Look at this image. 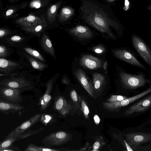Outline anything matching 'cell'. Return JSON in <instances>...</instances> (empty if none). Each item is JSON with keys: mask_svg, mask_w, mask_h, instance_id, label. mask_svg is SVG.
<instances>
[{"mask_svg": "<svg viewBox=\"0 0 151 151\" xmlns=\"http://www.w3.org/2000/svg\"><path fill=\"white\" fill-rule=\"evenodd\" d=\"M81 9L83 17L88 24L100 32L107 34L113 40H116V37L110 27L118 30L119 28L117 24L109 20L104 13L97 10L91 3L88 2L84 3Z\"/></svg>", "mask_w": 151, "mask_h": 151, "instance_id": "cell-1", "label": "cell"}, {"mask_svg": "<svg viewBox=\"0 0 151 151\" xmlns=\"http://www.w3.org/2000/svg\"><path fill=\"white\" fill-rule=\"evenodd\" d=\"M71 134L63 131L52 132L46 136L41 142L46 147L58 146L64 145L71 139Z\"/></svg>", "mask_w": 151, "mask_h": 151, "instance_id": "cell-2", "label": "cell"}, {"mask_svg": "<svg viewBox=\"0 0 151 151\" xmlns=\"http://www.w3.org/2000/svg\"><path fill=\"white\" fill-rule=\"evenodd\" d=\"M119 76L122 84L125 87L130 89L143 86L149 82L141 74L132 75L123 72L120 73Z\"/></svg>", "mask_w": 151, "mask_h": 151, "instance_id": "cell-3", "label": "cell"}, {"mask_svg": "<svg viewBox=\"0 0 151 151\" xmlns=\"http://www.w3.org/2000/svg\"><path fill=\"white\" fill-rule=\"evenodd\" d=\"M151 88H150L142 92L131 97L128 98L119 102H104L102 103L103 108L106 110L111 112H118L121 108L135 101L150 93Z\"/></svg>", "mask_w": 151, "mask_h": 151, "instance_id": "cell-4", "label": "cell"}, {"mask_svg": "<svg viewBox=\"0 0 151 151\" xmlns=\"http://www.w3.org/2000/svg\"><path fill=\"white\" fill-rule=\"evenodd\" d=\"M25 88H14L0 86V98L8 102L19 104L22 100V92Z\"/></svg>", "mask_w": 151, "mask_h": 151, "instance_id": "cell-5", "label": "cell"}, {"mask_svg": "<svg viewBox=\"0 0 151 151\" xmlns=\"http://www.w3.org/2000/svg\"><path fill=\"white\" fill-rule=\"evenodd\" d=\"M123 135L125 137L127 142L134 150L139 145L150 142L151 140L150 133L130 132L124 134Z\"/></svg>", "mask_w": 151, "mask_h": 151, "instance_id": "cell-6", "label": "cell"}, {"mask_svg": "<svg viewBox=\"0 0 151 151\" xmlns=\"http://www.w3.org/2000/svg\"><path fill=\"white\" fill-rule=\"evenodd\" d=\"M133 44L144 60L151 66V52L146 43L139 37L134 35L132 37Z\"/></svg>", "mask_w": 151, "mask_h": 151, "instance_id": "cell-7", "label": "cell"}, {"mask_svg": "<svg viewBox=\"0 0 151 151\" xmlns=\"http://www.w3.org/2000/svg\"><path fill=\"white\" fill-rule=\"evenodd\" d=\"M32 84L23 77L12 78L5 79L0 81V86L14 88H25L27 90L31 89Z\"/></svg>", "mask_w": 151, "mask_h": 151, "instance_id": "cell-8", "label": "cell"}, {"mask_svg": "<svg viewBox=\"0 0 151 151\" xmlns=\"http://www.w3.org/2000/svg\"><path fill=\"white\" fill-rule=\"evenodd\" d=\"M74 74L81 85L89 94L93 99L97 97L93 89L91 81L85 72L81 68H78L74 71Z\"/></svg>", "mask_w": 151, "mask_h": 151, "instance_id": "cell-9", "label": "cell"}, {"mask_svg": "<svg viewBox=\"0 0 151 151\" xmlns=\"http://www.w3.org/2000/svg\"><path fill=\"white\" fill-rule=\"evenodd\" d=\"M41 115L36 114L26 120L11 131L5 138L18 135L30 129L40 119Z\"/></svg>", "mask_w": 151, "mask_h": 151, "instance_id": "cell-10", "label": "cell"}, {"mask_svg": "<svg viewBox=\"0 0 151 151\" xmlns=\"http://www.w3.org/2000/svg\"><path fill=\"white\" fill-rule=\"evenodd\" d=\"M44 128V127H42L36 130L29 129L16 136L5 138L3 141L0 142V150L11 146L16 141L37 134L42 130Z\"/></svg>", "mask_w": 151, "mask_h": 151, "instance_id": "cell-11", "label": "cell"}, {"mask_svg": "<svg viewBox=\"0 0 151 151\" xmlns=\"http://www.w3.org/2000/svg\"><path fill=\"white\" fill-rule=\"evenodd\" d=\"M112 53L115 56L120 60L141 68L146 69V67L128 50L122 49L114 50L112 51Z\"/></svg>", "mask_w": 151, "mask_h": 151, "instance_id": "cell-12", "label": "cell"}, {"mask_svg": "<svg viewBox=\"0 0 151 151\" xmlns=\"http://www.w3.org/2000/svg\"><path fill=\"white\" fill-rule=\"evenodd\" d=\"M82 66L91 70H96L101 68L103 65L102 60L90 55H83L80 60Z\"/></svg>", "mask_w": 151, "mask_h": 151, "instance_id": "cell-13", "label": "cell"}, {"mask_svg": "<svg viewBox=\"0 0 151 151\" xmlns=\"http://www.w3.org/2000/svg\"><path fill=\"white\" fill-rule=\"evenodd\" d=\"M151 106V95L139 101L129 107L124 114L128 115L135 112H140L144 111Z\"/></svg>", "mask_w": 151, "mask_h": 151, "instance_id": "cell-14", "label": "cell"}, {"mask_svg": "<svg viewBox=\"0 0 151 151\" xmlns=\"http://www.w3.org/2000/svg\"><path fill=\"white\" fill-rule=\"evenodd\" d=\"M91 82L97 97L100 96L106 83L104 76L99 73H94L93 74V78Z\"/></svg>", "mask_w": 151, "mask_h": 151, "instance_id": "cell-15", "label": "cell"}, {"mask_svg": "<svg viewBox=\"0 0 151 151\" xmlns=\"http://www.w3.org/2000/svg\"><path fill=\"white\" fill-rule=\"evenodd\" d=\"M24 108V106L19 104L11 103L0 98V111L5 114L21 113Z\"/></svg>", "mask_w": 151, "mask_h": 151, "instance_id": "cell-16", "label": "cell"}, {"mask_svg": "<svg viewBox=\"0 0 151 151\" xmlns=\"http://www.w3.org/2000/svg\"><path fill=\"white\" fill-rule=\"evenodd\" d=\"M71 35L81 39H88L91 38L93 33L87 27L78 25L68 30Z\"/></svg>", "mask_w": 151, "mask_h": 151, "instance_id": "cell-17", "label": "cell"}, {"mask_svg": "<svg viewBox=\"0 0 151 151\" xmlns=\"http://www.w3.org/2000/svg\"><path fill=\"white\" fill-rule=\"evenodd\" d=\"M45 20L44 15L40 17L29 14V16L21 17L15 21L16 24L24 27H29Z\"/></svg>", "mask_w": 151, "mask_h": 151, "instance_id": "cell-18", "label": "cell"}, {"mask_svg": "<svg viewBox=\"0 0 151 151\" xmlns=\"http://www.w3.org/2000/svg\"><path fill=\"white\" fill-rule=\"evenodd\" d=\"M46 89L45 92L40 98L39 105L41 106L40 109L45 110L48 106L52 99L51 93L53 86V78H51L46 85Z\"/></svg>", "mask_w": 151, "mask_h": 151, "instance_id": "cell-19", "label": "cell"}, {"mask_svg": "<svg viewBox=\"0 0 151 151\" xmlns=\"http://www.w3.org/2000/svg\"><path fill=\"white\" fill-rule=\"evenodd\" d=\"M54 107L55 110L63 116L68 113L70 109L66 99L61 96L58 97L55 101Z\"/></svg>", "mask_w": 151, "mask_h": 151, "instance_id": "cell-20", "label": "cell"}, {"mask_svg": "<svg viewBox=\"0 0 151 151\" xmlns=\"http://www.w3.org/2000/svg\"><path fill=\"white\" fill-rule=\"evenodd\" d=\"M47 26L45 20L29 27H22L24 31L36 35H39Z\"/></svg>", "mask_w": 151, "mask_h": 151, "instance_id": "cell-21", "label": "cell"}, {"mask_svg": "<svg viewBox=\"0 0 151 151\" xmlns=\"http://www.w3.org/2000/svg\"><path fill=\"white\" fill-rule=\"evenodd\" d=\"M19 65L17 63L4 58H0V70L9 73L14 70Z\"/></svg>", "mask_w": 151, "mask_h": 151, "instance_id": "cell-22", "label": "cell"}, {"mask_svg": "<svg viewBox=\"0 0 151 151\" xmlns=\"http://www.w3.org/2000/svg\"><path fill=\"white\" fill-rule=\"evenodd\" d=\"M41 42L43 49L52 56L55 57V52L52 42L48 36L45 34H43Z\"/></svg>", "mask_w": 151, "mask_h": 151, "instance_id": "cell-23", "label": "cell"}, {"mask_svg": "<svg viewBox=\"0 0 151 151\" xmlns=\"http://www.w3.org/2000/svg\"><path fill=\"white\" fill-rule=\"evenodd\" d=\"M61 4V1L57 2L51 5L48 9L47 12V16L49 24L53 23L55 21L57 12Z\"/></svg>", "mask_w": 151, "mask_h": 151, "instance_id": "cell-24", "label": "cell"}, {"mask_svg": "<svg viewBox=\"0 0 151 151\" xmlns=\"http://www.w3.org/2000/svg\"><path fill=\"white\" fill-rule=\"evenodd\" d=\"M74 13V9L69 6H67L63 8L60 13L59 19L60 22H64L73 14Z\"/></svg>", "mask_w": 151, "mask_h": 151, "instance_id": "cell-25", "label": "cell"}, {"mask_svg": "<svg viewBox=\"0 0 151 151\" xmlns=\"http://www.w3.org/2000/svg\"><path fill=\"white\" fill-rule=\"evenodd\" d=\"M62 148L60 149L51 148L47 147H42L35 145L34 144L31 143L27 146L24 150L26 151H60L68 150L67 149Z\"/></svg>", "mask_w": 151, "mask_h": 151, "instance_id": "cell-26", "label": "cell"}, {"mask_svg": "<svg viewBox=\"0 0 151 151\" xmlns=\"http://www.w3.org/2000/svg\"><path fill=\"white\" fill-rule=\"evenodd\" d=\"M32 67L35 69L42 70L46 68L47 66L35 59L29 56H26Z\"/></svg>", "mask_w": 151, "mask_h": 151, "instance_id": "cell-27", "label": "cell"}, {"mask_svg": "<svg viewBox=\"0 0 151 151\" xmlns=\"http://www.w3.org/2000/svg\"><path fill=\"white\" fill-rule=\"evenodd\" d=\"M70 97L76 108L80 109L81 98L78 95L76 90L72 89L70 92Z\"/></svg>", "mask_w": 151, "mask_h": 151, "instance_id": "cell-28", "label": "cell"}, {"mask_svg": "<svg viewBox=\"0 0 151 151\" xmlns=\"http://www.w3.org/2000/svg\"><path fill=\"white\" fill-rule=\"evenodd\" d=\"M106 145V143L102 136L98 137L96 139L93 146L91 151H99Z\"/></svg>", "mask_w": 151, "mask_h": 151, "instance_id": "cell-29", "label": "cell"}, {"mask_svg": "<svg viewBox=\"0 0 151 151\" xmlns=\"http://www.w3.org/2000/svg\"><path fill=\"white\" fill-rule=\"evenodd\" d=\"M25 51L29 55L43 62L45 60L40 53L37 50L29 47L24 48Z\"/></svg>", "mask_w": 151, "mask_h": 151, "instance_id": "cell-30", "label": "cell"}, {"mask_svg": "<svg viewBox=\"0 0 151 151\" xmlns=\"http://www.w3.org/2000/svg\"><path fill=\"white\" fill-rule=\"evenodd\" d=\"M80 109L86 119H89V110L87 104L84 99H81Z\"/></svg>", "mask_w": 151, "mask_h": 151, "instance_id": "cell-31", "label": "cell"}, {"mask_svg": "<svg viewBox=\"0 0 151 151\" xmlns=\"http://www.w3.org/2000/svg\"><path fill=\"white\" fill-rule=\"evenodd\" d=\"M53 117L49 114H42L41 115L40 121L45 125L51 123L53 121Z\"/></svg>", "mask_w": 151, "mask_h": 151, "instance_id": "cell-32", "label": "cell"}, {"mask_svg": "<svg viewBox=\"0 0 151 151\" xmlns=\"http://www.w3.org/2000/svg\"><path fill=\"white\" fill-rule=\"evenodd\" d=\"M128 98V97L125 96L112 95L107 99L106 102H119Z\"/></svg>", "mask_w": 151, "mask_h": 151, "instance_id": "cell-33", "label": "cell"}, {"mask_svg": "<svg viewBox=\"0 0 151 151\" xmlns=\"http://www.w3.org/2000/svg\"><path fill=\"white\" fill-rule=\"evenodd\" d=\"M91 49L93 52L98 54H103L105 51L104 47L101 45L94 46Z\"/></svg>", "mask_w": 151, "mask_h": 151, "instance_id": "cell-34", "label": "cell"}, {"mask_svg": "<svg viewBox=\"0 0 151 151\" xmlns=\"http://www.w3.org/2000/svg\"><path fill=\"white\" fill-rule=\"evenodd\" d=\"M22 151L17 146H13L12 145L6 148L1 149L0 151Z\"/></svg>", "mask_w": 151, "mask_h": 151, "instance_id": "cell-35", "label": "cell"}, {"mask_svg": "<svg viewBox=\"0 0 151 151\" xmlns=\"http://www.w3.org/2000/svg\"><path fill=\"white\" fill-rule=\"evenodd\" d=\"M8 53V51L6 47L4 45H0V57L6 56Z\"/></svg>", "mask_w": 151, "mask_h": 151, "instance_id": "cell-36", "label": "cell"}, {"mask_svg": "<svg viewBox=\"0 0 151 151\" xmlns=\"http://www.w3.org/2000/svg\"><path fill=\"white\" fill-rule=\"evenodd\" d=\"M41 5V1L39 0H34L30 4L31 7L38 8L40 7Z\"/></svg>", "mask_w": 151, "mask_h": 151, "instance_id": "cell-37", "label": "cell"}, {"mask_svg": "<svg viewBox=\"0 0 151 151\" xmlns=\"http://www.w3.org/2000/svg\"><path fill=\"white\" fill-rule=\"evenodd\" d=\"M11 33V32L7 29L0 28V37H4Z\"/></svg>", "mask_w": 151, "mask_h": 151, "instance_id": "cell-38", "label": "cell"}, {"mask_svg": "<svg viewBox=\"0 0 151 151\" xmlns=\"http://www.w3.org/2000/svg\"><path fill=\"white\" fill-rule=\"evenodd\" d=\"M10 40L13 42H17L22 41L23 38L19 36L14 35L10 38Z\"/></svg>", "mask_w": 151, "mask_h": 151, "instance_id": "cell-39", "label": "cell"}, {"mask_svg": "<svg viewBox=\"0 0 151 151\" xmlns=\"http://www.w3.org/2000/svg\"><path fill=\"white\" fill-rule=\"evenodd\" d=\"M15 9H8L6 12L5 15L6 17H9L13 14L15 11Z\"/></svg>", "mask_w": 151, "mask_h": 151, "instance_id": "cell-40", "label": "cell"}, {"mask_svg": "<svg viewBox=\"0 0 151 151\" xmlns=\"http://www.w3.org/2000/svg\"><path fill=\"white\" fill-rule=\"evenodd\" d=\"M94 122L95 124L97 125H98L100 121V119L99 116L96 115H94L93 118Z\"/></svg>", "mask_w": 151, "mask_h": 151, "instance_id": "cell-41", "label": "cell"}, {"mask_svg": "<svg viewBox=\"0 0 151 151\" xmlns=\"http://www.w3.org/2000/svg\"><path fill=\"white\" fill-rule=\"evenodd\" d=\"M124 142L125 143V145L127 149V151H133V150L132 149V148L127 143L126 141L125 140H124Z\"/></svg>", "mask_w": 151, "mask_h": 151, "instance_id": "cell-42", "label": "cell"}, {"mask_svg": "<svg viewBox=\"0 0 151 151\" xmlns=\"http://www.w3.org/2000/svg\"><path fill=\"white\" fill-rule=\"evenodd\" d=\"M62 83L64 84L68 85L69 84V81L65 77H64L62 81Z\"/></svg>", "mask_w": 151, "mask_h": 151, "instance_id": "cell-43", "label": "cell"}, {"mask_svg": "<svg viewBox=\"0 0 151 151\" xmlns=\"http://www.w3.org/2000/svg\"><path fill=\"white\" fill-rule=\"evenodd\" d=\"M17 75V74L16 73H12L10 74H2L0 73V77L7 76H14Z\"/></svg>", "mask_w": 151, "mask_h": 151, "instance_id": "cell-44", "label": "cell"}, {"mask_svg": "<svg viewBox=\"0 0 151 151\" xmlns=\"http://www.w3.org/2000/svg\"><path fill=\"white\" fill-rule=\"evenodd\" d=\"M107 63L106 60L104 63L102 67L104 69L106 70H107Z\"/></svg>", "mask_w": 151, "mask_h": 151, "instance_id": "cell-45", "label": "cell"}, {"mask_svg": "<svg viewBox=\"0 0 151 151\" xmlns=\"http://www.w3.org/2000/svg\"><path fill=\"white\" fill-rule=\"evenodd\" d=\"M86 147H84L82 148H81V149L79 150H86V149L88 147L89 145V144L88 143H86Z\"/></svg>", "mask_w": 151, "mask_h": 151, "instance_id": "cell-46", "label": "cell"}, {"mask_svg": "<svg viewBox=\"0 0 151 151\" xmlns=\"http://www.w3.org/2000/svg\"><path fill=\"white\" fill-rule=\"evenodd\" d=\"M107 0L109 1H112L114 0Z\"/></svg>", "mask_w": 151, "mask_h": 151, "instance_id": "cell-47", "label": "cell"}, {"mask_svg": "<svg viewBox=\"0 0 151 151\" xmlns=\"http://www.w3.org/2000/svg\"><path fill=\"white\" fill-rule=\"evenodd\" d=\"M9 0L10 1H11V2H12V1H15V0Z\"/></svg>", "mask_w": 151, "mask_h": 151, "instance_id": "cell-48", "label": "cell"}, {"mask_svg": "<svg viewBox=\"0 0 151 151\" xmlns=\"http://www.w3.org/2000/svg\"></svg>", "mask_w": 151, "mask_h": 151, "instance_id": "cell-49", "label": "cell"}]
</instances>
